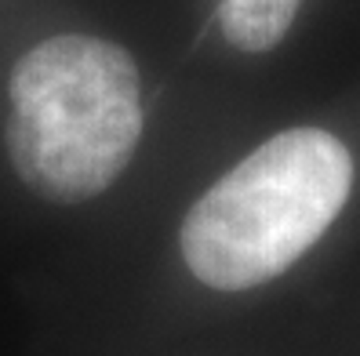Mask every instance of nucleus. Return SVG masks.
<instances>
[{"mask_svg": "<svg viewBox=\"0 0 360 356\" xmlns=\"http://www.w3.org/2000/svg\"><path fill=\"white\" fill-rule=\"evenodd\" d=\"M353 190V157L321 128L273 135L189 207L182 258L219 291L281 277L328 233Z\"/></svg>", "mask_w": 360, "mask_h": 356, "instance_id": "1", "label": "nucleus"}, {"mask_svg": "<svg viewBox=\"0 0 360 356\" xmlns=\"http://www.w3.org/2000/svg\"><path fill=\"white\" fill-rule=\"evenodd\" d=\"M8 153L37 197L80 204L98 197L142 135L131 55L98 37H51L11 73Z\"/></svg>", "mask_w": 360, "mask_h": 356, "instance_id": "2", "label": "nucleus"}, {"mask_svg": "<svg viewBox=\"0 0 360 356\" xmlns=\"http://www.w3.org/2000/svg\"><path fill=\"white\" fill-rule=\"evenodd\" d=\"M302 0H222L219 26L240 51H269L291 29Z\"/></svg>", "mask_w": 360, "mask_h": 356, "instance_id": "3", "label": "nucleus"}]
</instances>
